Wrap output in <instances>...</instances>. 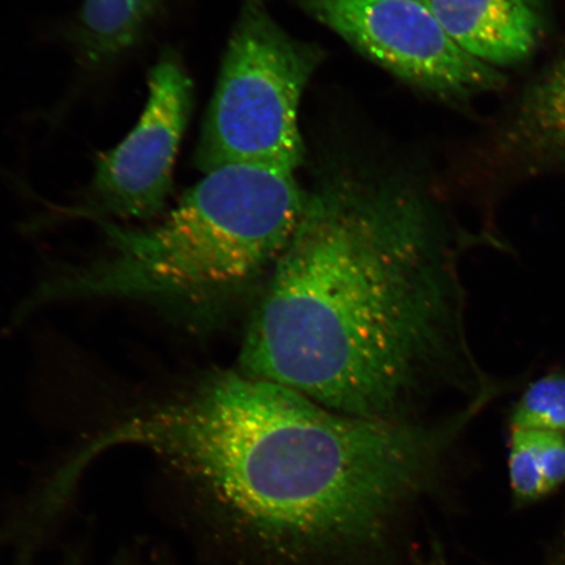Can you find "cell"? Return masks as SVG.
I'll list each match as a JSON object with an SVG mask.
<instances>
[{
    "mask_svg": "<svg viewBox=\"0 0 565 565\" xmlns=\"http://www.w3.org/2000/svg\"><path fill=\"white\" fill-rule=\"evenodd\" d=\"M533 435L543 479L551 493L565 483V434L533 430Z\"/></svg>",
    "mask_w": 565,
    "mask_h": 565,
    "instance_id": "12",
    "label": "cell"
},
{
    "mask_svg": "<svg viewBox=\"0 0 565 565\" xmlns=\"http://www.w3.org/2000/svg\"><path fill=\"white\" fill-rule=\"evenodd\" d=\"M461 250L418 198L321 189L252 310L237 370L371 420L428 422L444 393L489 404L504 385L470 350Z\"/></svg>",
    "mask_w": 565,
    "mask_h": 565,
    "instance_id": "1",
    "label": "cell"
},
{
    "mask_svg": "<svg viewBox=\"0 0 565 565\" xmlns=\"http://www.w3.org/2000/svg\"><path fill=\"white\" fill-rule=\"evenodd\" d=\"M308 198L289 169H212L154 227L102 222L108 256L56 275L26 307L132 299L153 303L189 328L210 329L270 277L299 227Z\"/></svg>",
    "mask_w": 565,
    "mask_h": 565,
    "instance_id": "3",
    "label": "cell"
},
{
    "mask_svg": "<svg viewBox=\"0 0 565 565\" xmlns=\"http://www.w3.org/2000/svg\"><path fill=\"white\" fill-rule=\"evenodd\" d=\"M117 565H158L157 563H153L150 559H147V557L140 556V555H122L119 557Z\"/></svg>",
    "mask_w": 565,
    "mask_h": 565,
    "instance_id": "13",
    "label": "cell"
},
{
    "mask_svg": "<svg viewBox=\"0 0 565 565\" xmlns=\"http://www.w3.org/2000/svg\"><path fill=\"white\" fill-rule=\"evenodd\" d=\"M167 0H84L77 47L84 63L104 66L137 44Z\"/></svg>",
    "mask_w": 565,
    "mask_h": 565,
    "instance_id": "9",
    "label": "cell"
},
{
    "mask_svg": "<svg viewBox=\"0 0 565 565\" xmlns=\"http://www.w3.org/2000/svg\"><path fill=\"white\" fill-rule=\"evenodd\" d=\"M459 47L494 68L521 65L546 33L542 0H424Z\"/></svg>",
    "mask_w": 565,
    "mask_h": 565,
    "instance_id": "8",
    "label": "cell"
},
{
    "mask_svg": "<svg viewBox=\"0 0 565 565\" xmlns=\"http://www.w3.org/2000/svg\"><path fill=\"white\" fill-rule=\"evenodd\" d=\"M317 21L392 74L444 100L504 89L503 71L459 47L424 0H299Z\"/></svg>",
    "mask_w": 565,
    "mask_h": 565,
    "instance_id": "5",
    "label": "cell"
},
{
    "mask_svg": "<svg viewBox=\"0 0 565 565\" xmlns=\"http://www.w3.org/2000/svg\"><path fill=\"white\" fill-rule=\"evenodd\" d=\"M487 159L498 200L529 183L565 180V38L505 106Z\"/></svg>",
    "mask_w": 565,
    "mask_h": 565,
    "instance_id": "7",
    "label": "cell"
},
{
    "mask_svg": "<svg viewBox=\"0 0 565 565\" xmlns=\"http://www.w3.org/2000/svg\"><path fill=\"white\" fill-rule=\"evenodd\" d=\"M477 414L371 420L270 380L218 371L116 423L77 459L118 445L151 449L266 561L348 564L383 548L394 519L434 484L445 451Z\"/></svg>",
    "mask_w": 565,
    "mask_h": 565,
    "instance_id": "2",
    "label": "cell"
},
{
    "mask_svg": "<svg viewBox=\"0 0 565 565\" xmlns=\"http://www.w3.org/2000/svg\"><path fill=\"white\" fill-rule=\"evenodd\" d=\"M511 429L565 434V371L546 374L526 387L515 402Z\"/></svg>",
    "mask_w": 565,
    "mask_h": 565,
    "instance_id": "10",
    "label": "cell"
},
{
    "mask_svg": "<svg viewBox=\"0 0 565 565\" xmlns=\"http://www.w3.org/2000/svg\"><path fill=\"white\" fill-rule=\"evenodd\" d=\"M321 53L295 40L263 0H245L204 118L195 166L230 164L295 171L303 161L299 115Z\"/></svg>",
    "mask_w": 565,
    "mask_h": 565,
    "instance_id": "4",
    "label": "cell"
},
{
    "mask_svg": "<svg viewBox=\"0 0 565 565\" xmlns=\"http://www.w3.org/2000/svg\"><path fill=\"white\" fill-rule=\"evenodd\" d=\"M66 565H77V562L75 559V556H71L70 561L66 563Z\"/></svg>",
    "mask_w": 565,
    "mask_h": 565,
    "instance_id": "14",
    "label": "cell"
},
{
    "mask_svg": "<svg viewBox=\"0 0 565 565\" xmlns=\"http://www.w3.org/2000/svg\"><path fill=\"white\" fill-rule=\"evenodd\" d=\"M192 108L193 83L179 55L167 52L148 77L138 124L96 160L89 190L94 212L148 221L164 210Z\"/></svg>",
    "mask_w": 565,
    "mask_h": 565,
    "instance_id": "6",
    "label": "cell"
},
{
    "mask_svg": "<svg viewBox=\"0 0 565 565\" xmlns=\"http://www.w3.org/2000/svg\"><path fill=\"white\" fill-rule=\"evenodd\" d=\"M510 478L513 497L519 504L534 503L550 494L533 430L511 429Z\"/></svg>",
    "mask_w": 565,
    "mask_h": 565,
    "instance_id": "11",
    "label": "cell"
}]
</instances>
